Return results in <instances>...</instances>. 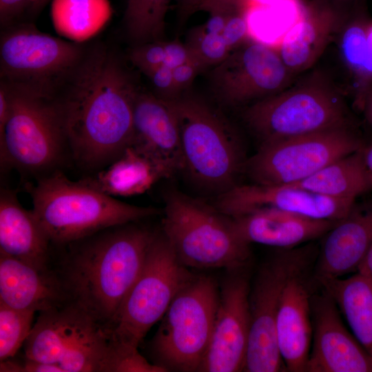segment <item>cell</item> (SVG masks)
Wrapping results in <instances>:
<instances>
[{
  "label": "cell",
  "mask_w": 372,
  "mask_h": 372,
  "mask_svg": "<svg viewBox=\"0 0 372 372\" xmlns=\"http://www.w3.org/2000/svg\"><path fill=\"white\" fill-rule=\"evenodd\" d=\"M138 86L119 52L107 42L87 43L50 96L74 160L91 169L117 158L132 143Z\"/></svg>",
  "instance_id": "obj_1"
},
{
  "label": "cell",
  "mask_w": 372,
  "mask_h": 372,
  "mask_svg": "<svg viewBox=\"0 0 372 372\" xmlns=\"http://www.w3.org/2000/svg\"><path fill=\"white\" fill-rule=\"evenodd\" d=\"M130 223L67 245L54 265L70 302L107 331L138 278L156 232Z\"/></svg>",
  "instance_id": "obj_2"
},
{
  "label": "cell",
  "mask_w": 372,
  "mask_h": 372,
  "mask_svg": "<svg viewBox=\"0 0 372 372\" xmlns=\"http://www.w3.org/2000/svg\"><path fill=\"white\" fill-rule=\"evenodd\" d=\"M32 211L50 238L63 246L103 229L136 222L158 214L152 207L121 201L61 172L27 187Z\"/></svg>",
  "instance_id": "obj_3"
},
{
  "label": "cell",
  "mask_w": 372,
  "mask_h": 372,
  "mask_svg": "<svg viewBox=\"0 0 372 372\" xmlns=\"http://www.w3.org/2000/svg\"><path fill=\"white\" fill-rule=\"evenodd\" d=\"M162 233L186 267L240 269L251 256L230 217L175 189L165 198Z\"/></svg>",
  "instance_id": "obj_4"
},
{
  "label": "cell",
  "mask_w": 372,
  "mask_h": 372,
  "mask_svg": "<svg viewBox=\"0 0 372 372\" xmlns=\"http://www.w3.org/2000/svg\"><path fill=\"white\" fill-rule=\"evenodd\" d=\"M176 111L185 168L196 185L218 195L236 185L245 161L229 124L195 96L169 100Z\"/></svg>",
  "instance_id": "obj_5"
},
{
  "label": "cell",
  "mask_w": 372,
  "mask_h": 372,
  "mask_svg": "<svg viewBox=\"0 0 372 372\" xmlns=\"http://www.w3.org/2000/svg\"><path fill=\"white\" fill-rule=\"evenodd\" d=\"M219 291L211 277H193L179 290L151 342L155 364L167 371H198L211 340Z\"/></svg>",
  "instance_id": "obj_6"
},
{
  "label": "cell",
  "mask_w": 372,
  "mask_h": 372,
  "mask_svg": "<svg viewBox=\"0 0 372 372\" xmlns=\"http://www.w3.org/2000/svg\"><path fill=\"white\" fill-rule=\"evenodd\" d=\"M1 82L6 85L11 101L9 119L0 136L1 165L31 172L54 167L67 143L51 96Z\"/></svg>",
  "instance_id": "obj_7"
},
{
  "label": "cell",
  "mask_w": 372,
  "mask_h": 372,
  "mask_svg": "<svg viewBox=\"0 0 372 372\" xmlns=\"http://www.w3.org/2000/svg\"><path fill=\"white\" fill-rule=\"evenodd\" d=\"M110 342L109 331L69 302L39 312L24 356L57 365L63 372H103Z\"/></svg>",
  "instance_id": "obj_8"
},
{
  "label": "cell",
  "mask_w": 372,
  "mask_h": 372,
  "mask_svg": "<svg viewBox=\"0 0 372 372\" xmlns=\"http://www.w3.org/2000/svg\"><path fill=\"white\" fill-rule=\"evenodd\" d=\"M193 276L179 261L164 234L156 233L144 266L110 331V342L138 348Z\"/></svg>",
  "instance_id": "obj_9"
},
{
  "label": "cell",
  "mask_w": 372,
  "mask_h": 372,
  "mask_svg": "<svg viewBox=\"0 0 372 372\" xmlns=\"http://www.w3.org/2000/svg\"><path fill=\"white\" fill-rule=\"evenodd\" d=\"M244 119L260 143L349 126L347 108L335 91L309 83L250 105Z\"/></svg>",
  "instance_id": "obj_10"
},
{
  "label": "cell",
  "mask_w": 372,
  "mask_h": 372,
  "mask_svg": "<svg viewBox=\"0 0 372 372\" xmlns=\"http://www.w3.org/2000/svg\"><path fill=\"white\" fill-rule=\"evenodd\" d=\"M313 247L280 249L259 268L250 286V330L243 371H286L276 337V320L283 291L289 280L308 269Z\"/></svg>",
  "instance_id": "obj_11"
},
{
  "label": "cell",
  "mask_w": 372,
  "mask_h": 372,
  "mask_svg": "<svg viewBox=\"0 0 372 372\" xmlns=\"http://www.w3.org/2000/svg\"><path fill=\"white\" fill-rule=\"evenodd\" d=\"M364 147L349 127L262 143L244 163L253 183L289 185Z\"/></svg>",
  "instance_id": "obj_12"
},
{
  "label": "cell",
  "mask_w": 372,
  "mask_h": 372,
  "mask_svg": "<svg viewBox=\"0 0 372 372\" xmlns=\"http://www.w3.org/2000/svg\"><path fill=\"white\" fill-rule=\"evenodd\" d=\"M87 44L42 32L30 22L13 23L1 29L0 81L50 95Z\"/></svg>",
  "instance_id": "obj_13"
},
{
  "label": "cell",
  "mask_w": 372,
  "mask_h": 372,
  "mask_svg": "<svg viewBox=\"0 0 372 372\" xmlns=\"http://www.w3.org/2000/svg\"><path fill=\"white\" fill-rule=\"evenodd\" d=\"M291 74L276 48L247 39L214 67L210 80L223 103L240 105L282 92Z\"/></svg>",
  "instance_id": "obj_14"
},
{
  "label": "cell",
  "mask_w": 372,
  "mask_h": 372,
  "mask_svg": "<svg viewBox=\"0 0 372 372\" xmlns=\"http://www.w3.org/2000/svg\"><path fill=\"white\" fill-rule=\"evenodd\" d=\"M242 269L229 270L222 282L211 340L198 371H243L250 330V284Z\"/></svg>",
  "instance_id": "obj_15"
},
{
  "label": "cell",
  "mask_w": 372,
  "mask_h": 372,
  "mask_svg": "<svg viewBox=\"0 0 372 372\" xmlns=\"http://www.w3.org/2000/svg\"><path fill=\"white\" fill-rule=\"evenodd\" d=\"M356 201L329 198L288 185H236L219 194L216 208L229 217L273 209L308 218L339 221Z\"/></svg>",
  "instance_id": "obj_16"
},
{
  "label": "cell",
  "mask_w": 372,
  "mask_h": 372,
  "mask_svg": "<svg viewBox=\"0 0 372 372\" xmlns=\"http://www.w3.org/2000/svg\"><path fill=\"white\" fill-rule=\"evenodd\" d=\"M311 298L313 336L307 372H372V358L349 331L333 299Z\"/></svg>",
  "instance_id": "obj_17"
},
{
  "label": "cell",
  "mask_w": 372,
  "mask_h": 372,
  "mask_svg": "<svg viewBox=\"0 0 372 372\" xmlns=\"http://www.w3.org/2000/svg\"><path fill=\"white\" fill-rule=\"evenodd\" d=\"M130 146L155 162L169 178L184 170L180 127L172 102L140 90L134 109Z\"/></svg>",
  "instance_id": "obj_18"
},
{
  "label": "cell",
  "mask_w": 372,
  "mask_h": 372,
  "mask_svg": "<svg viewBox=\"0 0 372 372\" xmlns=\"http://www.w3.org/2000/svg\"><path fill=\"white\" fill-rule=\"evenodd\" d=\"M317 263V279L357 271L372 243V198L355 203L325 235Z\"/></svg>",
  "instance_id": "obj_19"
},
{
  "label": "cell",
  "mask_w": 372,
  "mask_h": 372,
  "mask_svg": "<svg viewBox=\"0 0 372 372\" xmlns=\"http://www.w3.org/2000/svg\"><path fill=\"white\" fill-rule=\"evenodd\" d=\"M306 272L296 274L287 282L276 320L279 351L286 371L291 372L306 371L312 342V297Z\"/></svg>",
  "instance_id": "obj_20"
},
{
  "label": "cell",
  "mask_w": 372,
  "mask_h": 372,
  "mask_svg": "<svg viewBox=\"0 0 372 372\" xmlns=\"http://www.w3.org/2000/svg\"><path fill=\"white\" fill-rule=\"evenodd\" d=\"M69 302L64 287L51 268L39 270L0 252V303L40 312Z\"/></svg>",
  "instance_id": "obj_21"
},
{
  "label": "cell",
  "mask_w": 372,
  "mask_h": 372,
  "mask_svg": "<svg viewBox=\"0 0 372 372\" xmlns=\"http://www.w3.org/2000/svg\"><path fill=\"white\" fill-rule=\"evenodd\" d=\"M238 234L248 244L288 249L324 236L338 221L316 220L273 209L230 217Z\"/></svg>",
  "instance_id": "obj_22"
},
{
  "label": "cell",
  "mask_w": 372,
  "mask_h": 372,
  "mask_svg": "<svg viewBox=\"0 0 372 372\" xmlns=\"http://www.w3.org/2000/svg\"><path fill=\"white\" fill-rule=\"evenodd\" d=\"M51 241L32 210L25 209L15 192L0 195V252L39 269L49 268Z\"/></svg>",
  "instance_id": "obj_23"
},
{
  "label": "cell",
  "mask_w": 372,
  "mask_h": 372,
  "mask_svg": "<svg viewBox=\"0 0 372 372\" xmlns=\"http://www.w3.org/2000/svg\"><path fill=\"white\" fill-rule=\"evenodd\" d=\"M340 17L329 5H309L276 48L291 74L309 68L319 58L339 25Z\"/></svg>",
  "instance_id": "obj_24"
},
{
  "label": "cell",
  "mask_w": 372,
  "mask_h": 372,
  "mask_svg": "<svg viewBox=\"0 0 372 372\" xmlns=\"http://www.w3.org/2000/svg\"><path fill=\"white\" fill-rule=\"evenodd\" d=\"M163 178L167 176L161 167L136 148L129 146L105 169L81 180L115 198L142 194Z\"/></svg>",
  "instance_id": "obj_25"
},
{
  "label": "cell",
  "mask_w": 372,
  "mask_h": 372,
  "mask_svg": "<svg viewBox=\"0 0 372 372\" xmlns=\"http://www.w3.org/2000/svg\"><path fill=\"white\" fill-rule=\"evenodd\" d=\"M344 316L351 332L372 358V284L361 273L319 279Z\"/></svg>",
  "instance_id": "obj_26"
},
{
  "label": "cell",
  "mask_w": 372,
  "mask_h": 372,
  "mask_svg": "<svg viewBox=\"0 0 372 372\" xmlns=\"http://www.w3.org/2000/svg\"><path fill=\"white\" fill-rule=\"evenodd\" d=\"M363 147L288 185L329 198L356 201L359 196L372 189L364 163Z\"/></svg>",
  "instance_id": "obj_27"
},
{
  "label": "cell",
  "mask_w": 372,
  "mask_h": 372,
  "mask_svg": "<svg viewBox=\"0 0 372 372\" xmlns=\"http://www.w3.org/2000/svg\"><path fill=\"white\" fill-rule=\"evenodd\" d=\"M368 23L358 14L345 23L340 39L342 59L354 79L355 104L363 108L372 89V48L367 39Z\"/></svg>",
  "instance_id": "obj_28"
},
{
  "label": "cell",
  "mask_w": 372,
  "mask_h": 372,
  "mask_svg": "<svg viewBox=\"0 0 372 372\" xmlns=\"http://www.w3.org/2000/svg\"><path fill=\"white\" fill-rule=\"evenodd\" d=\"M172 0H127L123 23L132 45L163 41Z\"/></svg>",
  "instance_id": "obj_29"
},
{
  "label": "cell",
  "mask_w": 372,
  "mask_h": 372,
  "mask_svg": "<svg viewBox=\"0 0 372 372\" xmlns=\"http://www.w3.org/2000/svg\"><path fill=\"white\" fill-rule=\"evenodd\" d=\"M34 313L0 303V362L13 358L25 342Z\"/></svg>",
  "instance_id": "obj_30"
},
{
  "label": "cell",
  "mask_w": 372,
  "mask_h": 372,
  "mask_svg": "<svg viewBox=\"0 0 372 372\" xmlns=\"http://www.w3.org/2000/svg\"><path fill=\"white\" fill-rule=\"evenodd\" d=\"M185 44L202 71L210 66L217 65L231 52L222 34H207L199 26L192 30Z\"/></svg>",
  "instance_id": "obj_31"
},
{
  "label": "cell",
  "mask_w": 372,
  "mask_h": 372,
  "mask_svg": "<svg viewBox=\"0 0 372 372\" xmlns=\"http://www.w3.org/2000/svg\"><path fill=\"white\" fill-rule=\"evenodd\" d=\"M103 372H166L160 366L149 362L138 348L110 342V349Z\"/></svg>",
  "instance_id": "obj_32"
},
{
  "label": "cell",
  "mask_w": 372,
  "mask_h": 372,
  "mask_svg": "<svg viewBox=\"0 0 372 372\" xmlns=\"http://www.w3.org/2000/svg\"><path fill=\"white\" fill-rule=\"evenodd\" d=\"M165 43L163 40L132 45L127 52L128 60L147 76L163 65L166 56Z\"/></svg>",
  "instance_id": "obj_33"
},
{
  "label": "cell",
  "mask_w": 372,
  "mask_h": 372,
  "mask_svg": "<svg viewBox=\"0 0 372 372\" xmlns=\"http://www.w3.org/2000/svg\"><path fill=\"white\" fill-rule=\"evenodd\" d=\"M229 14L222 32V35L232 51L247 39L249 34V9H235Z\"/></svg>",
  "instance_id": "obj_34"
},
{
  "label": "cell",
  "mask_w": 372,
  "mask_h": 372,
  "mask_svg": "<svg viewBox=\"0 0 372 372\" xmlns=\"http://www.w3.org/2000/svg\"><path fill=\"white\" fill-rule=\"evenodd\" d=\"M150 80L158 96L165 100L176 99L173 70L165 65H162L147 76Z\"/></svg>",
  "instance_id": "obj_35"
},
{
  "label": "cell",
  "mask_w": 372,
  "mask_h": 372,
  "mask_svg": "<svg viewBox=\"0 0 372 372\" xmlns=\"http://www.w3.org/2000/svg\"><path fill=\"white\" fill-rule=\"evenodd\" d=\"M33 0H0V26L3 29L21 21Z\"/></svg>",
  "instance_id": "obj_36"
},
{
  "label": "cell",
  "mask_w": 372,
  "mask_h": 372,
  "mask_svg": "<svg viewBox=\"0 0 372 372\" xmlns=\"http://www.w3.org/2000/svg\"><path fill=\"white\" fill-rule=\"evenodd\" d=\"M172 70L177 97L185 93V91L190 87L197 74L202 72L200 66L194 61L185 63Z\"/></svg>",
  "instance_id": "obj_37"
},
{
  "label": "cell",
  "mask_w": 372,
  "mask_h": 372,
  "mask_svg": "<svg viewBox=\"0 0 372 372\" xmlns=\"http://www.w3.org/2000/svg\"><path fill=\"white\" fill-rule=\"evenodd\" d=\"M165 51L166 56L163 65L172 70L188 61L195 62L187 45L180 41H166Z\"/></svg>",
  "instance_id": "obj_38"
},
{
  "label": "cell",
  "mask_w": 372,
  "mask_h": 372,
  "mask_svg": "<svg viewBox=\"0 0 372 372\" xmlns=\"http://www.w3.org/2000/svg\"><path fill=\"white\" fill-rule=\"evenodd\" d=\"M260 0H204L198 11L210 12L215 10H231L235 9H249Z\"/></svg>",
  "instance_id": "obj_39"
},
{
  "label": "cell",
  "mask_w": 372,
  "mask_h": 372,
  "mask_svg": "<svg viewBox=\"0 0 372 372\" xmlns=\"http://www.w3.org/2000/svg\"><path fill=\"white\" fill-rule=\"evenodd\" d=\"M207 21L199 25L200 28L207 34H221L226 24L229 11L215 10L209 12Z\"/></svg>",
  "instance_id": "obj_40"
},
{
  "label": "cell",
  "mask_w": 372,
  "mask_h": 372,
  "mask_svg": "<svg viewBox=\"0 0 372 372\" xmlns=\"http://www.w3.org/2000/svg\"><path fill=\"white\" fill-rule=\"evenodd\" d=\"M21 372H63V369L55 364L39 362L24 356L23 361H19Z\"/></svg>",
  "instance_id": "obj_41"
},
{
  "label": "cell",
  "mask_w": 372,
  "mask_h": 372,
  "mask_svg": "<svg viewBox=\"0 0 372 372\" xmlns=\"http://www.w3.org/2000/svg\"><path fill=\"white\" fill-rule=\"evenodd\" d=\"M204 0H178L179 20L185 22L193 13L198 11Z\"/></svg>",
  "instance_id": "obj_42"
},
{
  "label": "cell",
  "mask_w": 372,
  "mask_h": 372,
  "mask_svg": "<svg viewBox=\"0 0 372 372\" xmlns=\"http://www.w3.org/2000/svg\"><path fill=\"white\" fill-rule=\"evenodd\" d=\"M357 271L365 276L372 284V243Z\"/></svg>",
  "instance_id": "obj_43"
},
{
  "label": "cell",
  "mask_w": 372,
  "mask_h": 372,
  "mask_svg": "<svg viewBox=\"0 0 372 372\" xmlns=\"http://www.w3.org/2000/svg\"><path fill=\"white\" fill-rule=\"evenodd\" d=\"M362 153L366 170L372 185V143L368 146H364Z\"/></svg>",
  "instance_id": "obj_44"
},
{
  "label": "cell",
  "mask_w": 372,
  "mask_h": 372,
  "mask_svg": "<svg viewBox=\"0 0 372 372\" xmlns=\"http://www.w3.org/2000/svg\"><path fill=\"white\" fill-rule=\"evenodd\" d=\"M50 1V0H33L27 14L34 17L41 11Z\"/></svg>",
  "instance_id": "obj_45"
},
{
  "label": "cell",
  "mask_w": 372,
  "mask_h": 372,
  "mask_svg": "<svg viewBox=\"0 0 372 372\" xmlns=\"http://www.w3.org/2000/svg\"><path fill=\"white\" fill-rule=\"evenodd\" d=\"M363 109L367 120L372 125V89L370 90L365 99Z\"/></svg>",
  "instance_id": "obj_46"
},
{
  "label": "cell",
  "mask_w": 372,
  "mask_h": 372,
  "mask_svg": "<svg viewBox=\"0 0 372 372\" xmlns=\"http://www.w3.org/2000/svg\"><path fill=\"white\" fill-rule=\"evenodd\" d=\"M367 39L370 46L372 48V23H370L367 29Z\"/></svg>",
  "instance_id": "obj_47"
}]
</instances>
